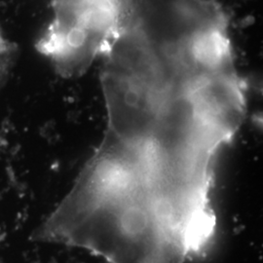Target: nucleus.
<instances>
[{
    "label": "nucleus",
    "mask_w": 263,
    "mask_h": 263,
    "mask_svg": "<svg viewBox=\"0 0 263 263\" xmlns=\"http://www.w3.org/2000/svg\"><path fill=\"white\" fill-rule=\"evenodd\" d=\"M104 139L33 241L108 263H186L212 243L216 161L244 122L235 79L191 69L104 65Z\"/></svg>",
    "instance_id": "1"
}]
</instances>
